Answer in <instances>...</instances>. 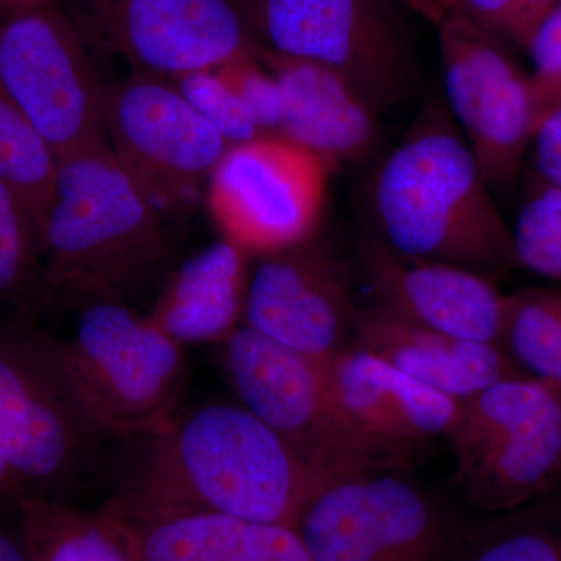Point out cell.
Here are the masks:
<instances>
[{"instance_id":"obj_1","label":"cell","mask_w":561,"mask_h":561,"mask_svg":"<svg viewBox=\"0 0 561 561\" xmlns=\"http://www.w3.org/2000/svg\"><path fill=\"white\" fill-rule=\"evenodd\" d=\"M116 493L103 512L220 513L256 526L294 527L330 485L249 409L209 402L131 438Z\"/></svg>"},{"instance_id":"obj_2","label":"cell","mask_w":561,"mask_h":561,"mask_svg":"<svg viewBox=\"0 0 561 561\" xmlns=\"http://www.w3.org/2000/svg\"><path fill=\"white\" fill-rule=\"evenodd\" d=\"M373 236L408 256L490 278L516 262L513 232L445 99L430 98L365 191Z\"/></svg>"},{"instance_id":"obj_3","label":"cell","mask_w":561,"mask_h":561,"mask_svg":"<svg viewBox=\"0 0 561 561\" xmlns=\"http://www.w3.org/2000/svg\"><path fill=\"white\" fill-rule=\"evenodd\" d=\"M161 214L108 142L58 160L43 238V289L36 309L80 298H130L169 261Z\"/></svg>"},{"instance_id":"obj_4","label":"cell","mask_w":561,"mask_h":561,"mask_svg":"<svg viewBox=\"0 0 561 561\" xmlns=\"http://www.w3.org/2000/svg\"><path fill=\"white\" fill-rule=\"evenodd\" d=\"M116 440L81 398L55 335L27 317L0 320V468L16 501H66Z\"/></svg>"},{"instance_id":"obj_5","label":"cell","mask_w":561,"mask_h":561,"mask_svg":"<svg viewBox=\"0 0 561 561\" xmlns=\"http://www.w3.org/2000/svg\"><path fill=\"white\" fill-rule=\"evenodd\" d=\"M221 362L239 402L330 482L400 470L413 448L362 427L337 400L327 364L239 324L221 342Z\"/></svg>"},{"instance_id":"obj_6","label":"cell","mask_w":561,"mask_h":561,"mask_svg":"<svg viewBox=\"0 0 561 561\" xmlns=\"http://www.w3.org/2000/svg\"><path fill=\"white\" fill-rule=\"evenodd\" d=\"M55 306L76 316L62 334L49 331L81 398L111 434L131 440L175 419L186 390L183 345L124 300L80 298Z\"/></svg>"},{"instance_id":"obj_7","label":"cell","mask_w":561,"mask_h":561,"mask_svg":"<svg viewBox=\"0 0 561 561\" xmlns=\"http://www.w3.org/2000/svg\"><path fill=\"white\" fill-rule=\"evenodd\" d=\"M243 2L267 51L334 70L379 116L420 94L423 70L398 0Z\"/></svg>"},{"instance_id":"obj_8","label":"cell","mask_w":561,"mask_h":561,"mask_svg":"<svg viewBox=\"0 0 561 561\" xmlns=\"http://www.w3.org/2000/svg\"><path fill=\"white\" fill-rule=\"evenodd\" d=\"M460 402L448 437L465 497L496 515L548 496L561 479V390L522 375Z\"/></svg>"},{"instance_id":"obj_9","label":"cell","mask_w":561,"mask_h":561,"mask_svg":"<svg viewBox=\"0 0 561 561\" xmlns=\"http://www.w3.org/2000/svg\"><path fill=\"white\" fill-rule=\"evenodd\" d=\"M0 88L57 160L108 142L106 87L79 27L54 5L0 21Z\"/></svg>"},{"instance_id":"obj_10","label":"cell","mask_w":561,"mask_h":561,"mask_svg":"<svg viewBox=\"0 0 561 561\" xmlns=\"http://www.w3.org/2000/svg\"><path fill=\"white\" fill-rule=\"evenodd\" d=\"M108 146L161 216H186L230 144L171 80L135 72L105 91Z\"/></svg>"},{"instance_id":"obj_11","label":"cell","mask_w":561,"mask_h":561,"mask_svg":"<svg viewBox=\"0 0 561 561\" xmlns=\"http://www.w3.org/2000/svg\"><path fill=\"white\" fill-rule=\"evenodd\" d=\"M445 102L493 194L522 179L537 121L529 76L500 36L449 14L438 24Z\"/></svg>"},{"instance_id":"obj_12","label":"cell","mask_w":561,"mask_h":561,"mask_svg":"<svg viewBox=\"0 0 561 561\" xmlns=\"http://www.w3.org/2000/svg\"><path fill=\"white\" fill-rule=\"evenodd\" d=\"M331 172L283 136L238 144L210 173V214L225 239L249 254L286 249L316 236Z\"/></svg>"},{"instance_id":"obj_13","label":"cell","mask_w":561,"mask_h":561,"mask_svg":"<svg viewBox=\"0 0 561 561\" xmlns=\"http://www.w3.org/2000/svg\"><path fill=\"white\" fill-rule=\"evenodd\" d=\"M390 472L332 482L306 504L291 529L313 560L449 561L440 513Z\"/></svg>"},{"instance_id":"obj_14","label":"cell","mask_w":561,"mask_h":561,"mask_svg":"<svg viewBox=\"0 0 561 561\" xmlns=\"http://www.w3.org/2000/svg\"><path fill=\"white\" fill-rule=\"evenodd\" d=\"M81 21L138 73L176 80L254 51L238 0H79Z\"/></svg>"},{"instance_id":"obj_15","label":"cell","mask_w":561,"mask_h":561,"mask_svg":"<svg viewBox=\"0 0 561 561\" xmlns=\"http://www.w3.org/2000/svg\"><path fill=\"white\" fill-rule=\"evenodd\" d=\"M359 306L350 275L316 236L261 254L250 273L242 324L327 364L348 348Z\"/></svg>"},{"instance_id":"obj_16","label":"cell","mask_w":561,"mask_h":561,"mask_svg":"<svg viewBox=\"0 0 561 561\" xmlns=\"http://www.w3.org/2000/svg\"><path fill=\"white\" fill-rule=\"evenodd\" d=\"M365 306L432 331L501 345L504 298L486 276L408 256L375 236L357 247Z\"/></svg>"},{"instance_id":"obj_17","label":"cell","mask_w":561,"mask_h":561,"mask_svg":"<svg viewBox=\"0 0 561 561\" xmlns=\"http://www.w3.org/2000/svg\"><path fill=\"white\" fill-rule=\"evenodd\" d=\"M284 95L279 136L330 165L367 160L381 142L379 114L334 70L264 51Z\"/></svg>"},{"instance_id":"obj_18","label":"cell","mask_w":561,"mask_h":561,"mask_svg":"<svg viewBox=\"0 0 561 561\" xmlns=\"http://www.w3.org/2000/svg\"><path fill=\"white\" fill-rule=\"evenodd\" d=\"M351 348L365 351L432 389L463 401L522 376L504 346L454 337L362 306Z\"/></svg>"},{"instance_id":"obj_19","label":"cell","mask_w":561,"mask_h":561,"mask_svg":"<svg viewBox=\"0 0 561 561\" xmlns=\"http://www.w3.org/2000/svg\"><path fill=\"white\" fill-rule=\"evenodd\" d=\"M327 371L345 411L383 440L415 449L431 438L448 437L459 419V400L365 351H342L327 362Z\"/></svg>"},{"instance_id":"obj_20","label":"cell","mask_w":561,"mask_h":561,"mask_svg":"<svg viewBox=\"0 0 561 561\" xmlns=\"http://www.w3.org/2000/svg\"><path fill=\"white\" fill-rule=\"evenodd\" d=\"M249 253L221 239L169 276L149 319L180 345L221 343L242 324Z\"/></svg>"},{"instance_id":"obj_21","label":"cell","mask_w":561,"mask_h":561,"mask_svg":"<svg viewBox=\"0 0 561 561\" xmlns=\"http://www.w3.org/2000/svg\"><path fill=\"white\" fill-rule=\"evenodd\" d=\"M114 518L127 529L138 561H254L260 546L261 526L220 513L158 511Z\"/></svg>"},{"instance_id":"obj_22","label":"cell","mask_w":561,"mask_h":561,"mask_svg":"<svg viewBox=\"0 0 561 561\" xmlns=\"http://www.w3.org/2000/svg\"><path fill=\"white\" fill-rule=\"evenodd\" d=\"M18 523L31 561H138L124 524L66 501L22 500Z\"/></svg>"},{"instance_id":"obj_23","label":"cell","mask_w":561,"mask_h":561,"mask_svg":"<svg viewBox=\"0 0 561 561\" xmlns=\"http://www.w3.org/2000/svg\"><path fill=\"white\" fill-rule=\"evenodd\" d=\"M451 537V561H561V501L548 496Z\"/></svg>"},{"instance_id":"obj_24","label":"cell","mask_w":561,"mask_h":561,"mask_svg":"<svg viewBox=\"0 0 561 561\" xmlns=\"http://www.w3.org/2000/svg\"><path fill=\"white\" fill-rule=\"evenodd\" d=\"M501 345L519 370L561 390V291L505 295Z\"/></svg>"},{"instance_id":"obj_25","label":"cell","mask_w":561,"mask_h":561,"mask_svg":"<svg viewBox=\"0 0 561 561\" xmlns=\"http://www.w3.org/2000/svg\"><path fill=\"white\" fill-rule=\"evenodd\" d=\"M57 169L54 151L0 88V180L20 194L39 230L54 197Z\"/></svg>"},{"instance_id":"obj_26","label":"cell","mask_w":561,"mask_h":561,"mask_svg":"<svg viewBox=\"0 0 561 561\" xmlns=\"http://www.w3.org/2000/svg\"><path fill=\"white\" fill-rule=\"evenodd\" d=\"M43 275L38 221L20 194L0 180V308L36 309Z\"/></svg>"},{"instance_id":"obj_27","label":"cell","mask_w":561,"mask_h":561,"mask_svg":"<svg viewBox=\"0 0 561 561\" xmlns=\"http://www.w3.org/2000/svg\"><path fill=\"white\" fill-rule=\"evenodd\" d=\"M512 232L518 265L561 283V190L535 180Z\"/></svg>"},{"instance_id":"obj_28","label":"cell","mask_w":561,"mask_h":561,"mask_svg":"<svg viewBox=\"0 0 561 561\" xmlns=\"http://www.w3.org/2000/svg\"><path fill=\"white\" fill-rule=\"evenodd\" d=\"M172 83L192 108L224 136L231 147L267 138L216 70L187 73Z\"/></svg>"},{"instance_id":"obj_29","label":"cell","mask_w":561,"mask_h":561,"mask_svg":"<svg viewBox=\"0 0 561 561\" xmlns=\"http://www.w3.org/2000/svg\"><path fill=\"white\" fill-rule=\"evenodd\" d=\"M225 83L238 95L251 119L265 136H279L284 121V95L272 72L254 61L253 54L216 69Z\"/></svg>"},{"instance_id":"obj_30","label":"cell","mask_w":561,"mask_h":561,"mask_svg":"<svg viewBox=\"0 0 561 561\" xmlns=\"http://www.w3.org/2000/svg\"><path fill=\"white\" fill-rule=\"evenodd\" d=\"M557 5L559 0H456L453 14L527 47L535 28Z\"/></svg>"},{"instance_id":"obj_31","label":"cell","mask_w":561,"mask_h":561,"mask_svg":"<svg viewBox=\"0 0 561 561\" xmlns=\"http://www.w3.org/2000/svg\"><path fill=\"white\" fill-rule=\"evenodd\" d=\"M534 73L530 76L535 108L561 84V5L549 11L535 28L526 47Z\"/></svg>"},{"instance_id":"obj_32","label":"cell","mask_w":561,"mask_h":561,"mask_svg":"<svg viewBox=\"0 0 561 561\" xmlns=\"http://www.w3.org/2000/svg\"><path fill=\"white\" fill-rule=\"evenodd\" d=\"M530 147L537 179L561 190V106L538 114Z\"/></svg>"},{"instance_id":"obj_33","label":"cell","mask_w":561,"mask_h":561,"mask_svg":"<svg viewBox=\"0 0 561 561\" xmlns=\"http://www.w3.org/2000/svg\"><path fill=\"white\" fill-rule=\"evenodd\" d=\"M254 561H316L289 526H261Z\"/></svg>"},{"instance_id":"obj_34","label":"cell","mask_w":561,"mask_h":561,"mask_svg":"<svg viewBox=\"0 0 561 561\" xmlns=\"http://www.w3.org/2000/svg\"><path fill=\"white\" fill-rule=\"evenodd\" d=\"M0 561H31L27 546L22 538L20 523H16L14 529L0 523Z\"/></svg>"},{"instance_id":"obj_35","label":"cell","mask_w":561,"mask_h":561,"mask_svg":"<svg viewBox=\"0 0 561 561\" xmlns=\"http://www.w3.org/2000/svg\"><path fill=\"white\" fill-rule=\"evenodd\" d=\"M401 5H404L405 9L415 11V13L421 14V16L426 18L435 24H440L446 16H449L448 11H446L445 7L440 0H398Z\"/></svg>"},{"instance_id":"obj_36","label":"cell","mask_w":561,"mask_h":561,"mask_svg":"<svg viewBox=\"0 0 561 561\" xmlns=\"http://www.w3.org/2000/svg\"><path fill=\"white\" fill-rule=\"evenodd\" d=\"M55 2L57 0H0V21L27 13V11L46 9V7L54 5Z\"/></svg>"},{"instance_id":"obj_37","label":"cell","mask_w":561,"mask_h":561,"mask_svg":"<svg viewBox=\"0 0 561 561\" xmlns=\"http://www.w3.org/2000/svg\"><path fill=\"white\" fill-rule=\"evenodd\" d=\"M18 501L7 479L5 472L0 468V512L11 511L16 507Z\"/></svg>"},{"instance_id":"obj_38","label":"cell","mask_w":561,"mask_h":561,"mask_svg":"<svg viewBox=\"0 0 561 561\" xmlns=\"http://www.w3.org/2000/svg\"><path fill=\"white\" fill-rule=\"evenodd\" d=\"M440 2L443 3V7H445L446 11H448L449 14H453L456 0H440Z\"/></svg>"},{"instance_id":"obj_39","label":"cell","mask_w":561,"mask_h":561,"mask_svg":"<svg viewBox=\"0 0 561 561\" xmlns=\"http://www.w3.org/2000/svg\"><path fill=\"white\" fill-rule=\"evenodd\" d=\"M559 5H561V0H559Z\"/></svg>"}]
</instances>
